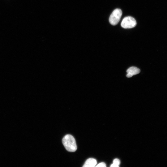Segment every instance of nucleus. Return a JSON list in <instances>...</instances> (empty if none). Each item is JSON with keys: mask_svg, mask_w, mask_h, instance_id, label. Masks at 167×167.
<instances>
[{"mask_svg": "<svg viewBox=\"0 0 167 167\" xmlns=\"http://www.w3.org/2000/svg\"><path fill=\"white\" fill-rule=\"evenodd\" d=\"M62 143L65 148L69 152H74L77 149L75 139L71 135H65L62 139Z\"/></svg>", "mask_w": 167, "mask_h": 167, "instance_id": "obj_1", "label": "nucleus"}, {"mask_svg": "<svg viewBox=\"0 0 167 167\" xmlns=\"http://www.w3.org/2000/svg\"><path fill=\"white\" fill-rule=\"evenodd\" d=\"M122 14V12L120 9H115L109 17V21L110 23L113 25L117 24L120 20Z\"/></svg>", "mask_w": 167, "mask_h": 167, "instance_id": "obj_2", "label": "nucleus"}, {"mask_svg": "<svg viewBox=\"0 0 167 167\" xmlns=\"http://www.w3.org/2000/svg\"><path fill=\"white\" fill-rule=\"evenodd\" d=\"M122 27L124 28H130L135 27L136 25L135 19L131 16L125 17L122 19L121 24Z\"/></svg>", "mask_w": 167, "mask_h": 167, "instance_id": "obj_3", "label": "nucleus"}, {"mask_svg": "<svg viewBox=\"0 0 167 167\" xmlns=\"http://www.w3.org/2000/svg\"><path fill=\"white\" fill-rule=\"evenodd\" d=\"M140 70L134 66H132L129 68L126 71L127 74L126 77L128 78H130L133 75L138 74L140 72Z\"/></svg>", "mask_w": 167, "mask_h": 167, "instance_id": "obj_4", "label": "nucleus"}, {"mask_svg": "<svg viewBox=\"0 0 167 167\" xmlns=\"http://www.w3.org/2000/svg\"><path fill=\"white\" fill-rule=\"evenodd\" d=\"M97 163L96 160L93 158H89L86 160L83 167H93Z\"/></svg>", "mask_w": 167, "mask_h": 167, "instance_id": "obj_5", "label": "nucleus"}, {"mask_svg": "<svg viewBox=\"0 0 167 167\" xmlns=\"http://www.w3.org/2000/svg\"><path fill=\"white\" fill-rule=\"evenodd\" d=\"M120 160L117 158L113 160V163L110 165L112 167H118L120 165Z\"/></svg>", "mask_w": 167, "mask_h": 167, "instance_id": "obj_6", "label": "nucleus"}, {"mask_svg": "<svg viewBox=\"0 0 167 167\" xmlns=\"http://www.w3.org/2000/svg\"><path fill=\"white\" fill-rule=\"evenodd\" d=\"M106 165L105 163L104 162H101L99 164H98L96 166V167H106Z\"/></svg>", "mask_w": 167, "mask_h": 167, "instance_id": "obj_7", "label": "nucleus"}]
</instances>
